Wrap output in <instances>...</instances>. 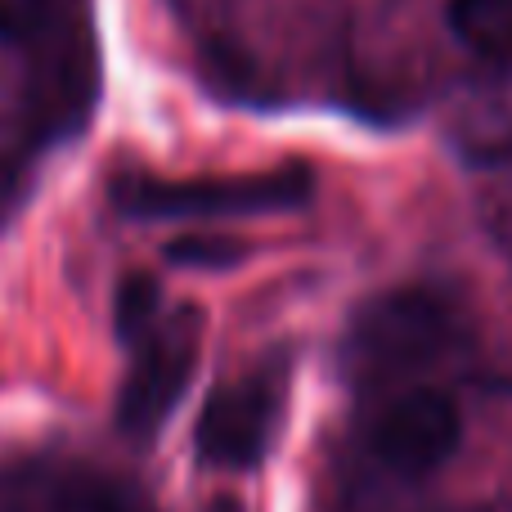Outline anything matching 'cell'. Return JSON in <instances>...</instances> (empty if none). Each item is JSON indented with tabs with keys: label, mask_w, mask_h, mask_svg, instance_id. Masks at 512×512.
Wrapping results in <instances>:
<instances>
[{
	"label": "cell",
	"mask_w": 512,
	"mask_h": 512,
	"mask_svg": "<svg viewBox=\"0 0 512 512\" xmlns=\"http://www.w3.org/2000/svg\"><path fill=\"white\" fill-rule=\"evenodd\" d=\"M463 346V315L436 288H396L364 301L346 324L337 364L351 382H387Z\"/></svg>",
	"instance_id": "6da1fadb"
},
{
	"label": "cell",
	"mask_w": 512,
	"mask_h": 512,
	"mask_svg": "<svg viewBox=\"0 0 512 512\" xmlns=\"http://www.w3.org/2000/svg\"><path fill=\"white\" fill-rule=\"evenodd\" d=\"M315 194L306 167H274L256 176H122L113 180V207L131 221H234V216L297 212Z\"/></svg>",
	"instance_id": "7a4b0ae2"
},
{
	"label": "cell",
	"mask_w": 512,
	"mask_h": 512,
	"mask_svg": "<svg viewBox=\"0 0 512 512\" xmlns=\"http://www.w3.org/2000/svg\"><path fill=\"white\" fill-rule=\"evenodd\" d=\"M203 346V319L198 310L162 319L144 342H135V364L117 391V432L135 445H149L171 423L176 405L185 400L198 369Z\"/></svg>",
	"instance_id": "3957f363"
},
{
	"label": "cell",
	"mask_w": 512,
	"mask_h": 512,
	"mask_svg": "<svg viewBox=\"0 0 512 512\" xmlns=\"http://www.w3.org/2000/svg\"><path fill=\"white\" fill-rule=\"evenodd\" d=\"M283 387H288V378H283L279 360H270L265 369H252L239 382L216 387L194 427L198 459L225 472L261 468L274 445V432H279Z\"/></svg>",
	"instance_id": "277c9868"
},
{
	"label": "cell",
	"mask_w": 512,
	"mask_h": 512,
	"mask_svg": "<svg viewBox=\"0 0 512 512\" xmlns=\"http://www.w3.org/2000/svg\"><path fill=\"white\" fill-rule=\"evenodd\" d=\"M459 445V405L432 387H409L391 396L369 423V454L396 477H432L459 454Z\"/></svg>",
	"instance_id": "5b68a950"
},
{
	"label": "cell",
	"mask_w": 512,
	"mask_h": 512,
	"mask_svg": "<svg viewBox=\"0 0 512 512\" xmlns=\"http://www.w3.org/2000/svg\"><path fill=\"white\" fill-rule=\"evenodd\" d=\"M0 512H144V504L86 463L18 459L0 472Z\"/></svg>",
	"instance_id": "8992f818"
},
{
	"label": "cell",
	"mask_w": 512,
	"mask_h": 512,
	"mask_svg": "<svg viewBox=\"0 0 512 512\" xmlns=\"http://www.w3.org/2000/svg\"><path fill=\"white\" fill-rule=\"evenodd\" d=\"M450 32L490 63H512V0H450Z\"/></svg>",
	"instance_id": "52a82bcc"
},
{
	"label": "cell",
	"mask_w": 512,
	"mask_h": 512,
	"mask_svg": "<svg viewBox=\"0 0 512 512\" xmlns=\"http://www.w3.org/2000/svg\"><path fill=\"white\" fill-rule=\"evenodd\" d=\"M162 324V288L149 274H126L113 292V328L122 342H144Z\"/></svg>",
	"instance_id": "ba28073f"
},
{
	"label": "cell",
	"mask_w": 512,
	"mask_h": 512,
	"mask_svg": "<svg viewBox=\"0 0 512 512\" xmlns=\"http://www.w3.org/2000/svg\"><path fill=\"white\" fill-rule=\"evenodd\" d=\"M167 256L180 265H189V270H230V265L243 256V248L239 243L216 239V234H194V239L171 243Z\"/></svg>",
	"instance_id": "9c48e42d"
},
{
	"label": "cell",
	"mask_w": 512,
	"mask_h": 512,
	"mask_svg": "<svg viewBox=\"0 0 512 512\" xmlns=\"http://www.w3.org/2000/svg\"><path fill=\"white\" fill-rule=\"evenodd\" d=\"M50 23V0H0V36H41Z\"/></svg>",
	"instance_id": "30bf717a"
},
{
	"label": "cell",
	"mask_w": 512,
	"mask_h": 512,
	"mask_svg": "<svg viewBox=\"0 0 512 512\" xmlns=\"http://www.w3.org/2000/svg\"><path fill=\"white\" fill-rule=\"evenodd\" d=\"M18 203H23V180L9 176V167H0V230L14 221Z\"/></svg>",
	"instance_id": "8fae6325"
}]
</instances>
